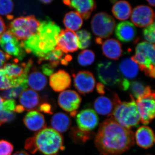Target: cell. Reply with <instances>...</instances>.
Instances as JSON below:
<instances>
[{"mask_svg":"<svg viewBox=\"0 0 155 155\" xmlns=\"http://www.w3.org/2000/svg\"><path fill=\"white\" fill-rule=\"evenodd\" d=\"M94 143L101 155H119L133 146L135 137L111 117L101 123Z\"/></svg>","mask_w":155,"mask_h":155,"instance_id":"cell-1","label":"cell"},{"mask_svg":"<svg viewBox=\"0 0 155 155\" xmlns=\"http://www.w3.org/2000/svg\"><path fill=\"white\" fill-rule=\"evenodd\" d=\"M61 29L54 22L48 19L40 22L35 34L21 41L26 52L31 53L39 58H43L55 49Z\"/></svg>","mask_w":155,"mask_h":155,"instance_id":"cell-2","label":"cell"},{"mask_svg":"<svg viewBox=\"0 0 155 155\" xmlns=\"http://www.w3.org/2000/svg\"><path fill=\"white\" fill-rule=\"evenodd\" d=\"M130 101L122 102L117 94L114 96L115 107L111 116L119 125L130 130L137 127L140 122L134 98L130 94Z\"/></svg>","mask_w":155,"mask_h":155,"instance_id":"cell-3","label":"cell"},{"mask_svg":"<svg viewBox=\"0 0 155 155\" xmlns=\"http://www.w3.org/2000/svg\"><path fill=\"white\" fill-rule=\"evenodd\" d=\"M36 153L45 155H55L65 149L64 138L58 131L52 128H45L32 137Z\"/></svg>","mask_w":155,"mask_h":155,"instance_id":"cell-4","label":"cell"},{"mask_svg":"<svg viewBox=\"0 0 155 155\" xmlns=\"http://www.w3.org/2000/svg\"><path fill=\"white\" fill-rule=\"evenodd\" d=\"M155 45L147 41L140 43L135 48V54L131 59L139 68L149 77L155 78Z\"/></svg>","mask_w":155,"mask_h":155,"instance_id":"cell-5","label":"cell"},{"mask_svg":"<svg viewBox=\"0 0 155 155\" xmlns=\"http://www.w3.org/2000/svg\"><path fill=\"white\" fill-rule=\"evenodd\" d=\"M40 22L33 15L20 17L9 24V30L19 40L24 41L35 34Z\"/></svg>","mask_w":155,"mask_h":155,"instance_id":"cell-6","label":"cell"},{"mask_svg":"<svg viewBox=\"0 0 155 155\" xmlns=\"http://www.w3.org/2000/svg\"><path fill=\"white\" fill-rule=\"evenodd\" d=\"M97 75L102 84L109 86L120 87L124 78L117 64L112 61L100 62L97 67Z\"/></svg>","mask_w":155,"mask_h":155,"instance_id":"cell-7","label":"cell"},{"mask_svg":"<svg viewBox=\"0 0 155 155\" xmlns=\"http://www.w3.org/2000/svg\"><path fill=\"white\" fill-rule=\"evenodd\" d=\"M92 30L97 38H109L114 32L116 22L113 17L104 12L94 15L91 21Z\"/></svg>","mask_w":155,"mask_h":155,"instance_id":"cell-8","label":"cell"},{"mask_svg":"<svg viewBox=\"0 0 155 155\" xmlns=\"http://www.w3.org/2000/svg\"><path fill=\"white\" fill-rule=\"evenodd\" d=\"M32 63V61L30 60L26 63H8L4 66L3 69L11 81L12 87L19 86L27 80L28 73Z\"/></svg>","mask_w":155,"mask_h":155,"instance_id":"cell-9","label":"cell"},{"mask_svg":"<svg viewBox=\"0 0 155 155\" xmlns=\"http://www.w3.org/2000/svg\"><path fill=\"white\" fill-rule=\"evenodd\" d=\"M155 95L153 91L136 100L137 111L140 121L144 125H148L154 119L155 114Z\"/></svg>","mask_w":155,"mask_h":155,"instance_id":"cell-10","label":"cell"},{"mask_svg":"<svg viewBox=\"0 0 155 155\" xmlns=\"http://www.w3.org/2000/svg\"><path fill=\"white\" fill-rule=\"evenodd\" d=\"M0 46L6 54L15 57L17 60H22L25 55L21 42L10 31L4 32L0 38Z\"/></svg>","mask_w":155,"mask_h":155,"instance_id":"cell-11","label":"cell"},{"mask_svg":"<svg viewBox=\"0 0 155 155\" xmlns=\"http://www.w3.org/2000/svg\"><path fill=\"white\" fill-rule=\"evenodd\" d=\"M81 98L75 91L68 90L62 91L59 95L58 105L64 110L70 113L74 117L81 103Z\"/></svg>","mask_w":155,"mask_h":155,"instance_id":"cell-12","label":"cell"},{"mask_svg":"<svg viewBox=\"0 0 155 155\" xmlns=\"http://www.w3.org/2000/svg\"><path fill=\"white\" fill-rule=\"evenodd\" d=\"M131 19L132 23L140 28L147 27L154 22L155 14L153 10L149 6H137L131 12Z\"/></svg>","mask_w":155,"mask_h":155,"instance_id":"cell-13","label":"cell"},{"mask_svg":"<svg viewBox=\"0 0 155 155\" xmlns=\"http://www.w3.org/2000/svg\"><path fill=\"white\" fill-rule=\"evenodd\" d=\"M55 49L66 54L78 51V41L76 33L69 29L61 30L58 35Z\"/></svg>","mask_w":155,"mask_h":155,"instance_id":"cell-14","label":"cell"},{"mask_svg":"<svg viewBox=\"0 0 155 155\" xmlns=\"http://www.w3.org/2000/svg\"><path fill=\"white\" fill-rule=\"evenodd\" d=\"M75 88L79 93L87 94L93 91L96 84L94 75L88 71H81L73 75Z\"/></svg>","mask_w":155,"mask_h":155,"instance_id":"cell-15","label":"cell"},{"mask_svg":"<svg viewBox=\"0 0 155 155\" xmlns=\"http://www.w3.org/2000/svg\"><path fill=\"white\" fill-rule=\"evenodd\" d=\"M78 128L84 131H91L97 126L99 118L95 111L91 109H85L81 111L76 116Z\"/></svg>","mask_w":155,"mask_h":155,"instance_id":"cell-16","label":"cell"},{"mask_svg":"<svg viewBox=\"0 0 155 155\" xmlns=\"http://www.w3.org/2000/svg\"><path fill=\"white\" fill-rule=\"evenodd\" d=\"M64 4L70 8L75 9L82 18L87 20L96 8V3L93 0H72L64 1Z\"/></svg>","mask_w":155,"mask_h":155,"instance_id":"cell-17","label":"cell"},{"mask_svg":"<svg viewBox=\"0 0 155 155\" xmlns=\"http://www.w3.org/2000/svg\"><path fill=\"white\" fill-rule=\"evenodd\" d=\"M49 82L53 90L59 92L70 87L71 78L69 73L64 70H60L51 75Z\"/></svg>","mask_w":155,"mask_h":155,"instance_id":"cell-18","label":"cell"},{"mask_svg":"<svg viewBox=\"0 0 155 155\" xmlns=\"http://www.w3.org/2000/svg\"><path fill=\"white\" fill-rule=\"evenodd\" d=\"M23 122L29 130L39 131L46 128L47 124L45 116L38 111H29L25 115Z\"/></svg>","mask_w":155,"mask_h":155,"instance_id":"cell-19","label":"cell"},{"mask_svg":"<svg viewBox=\"0 0 155 155\" xmlns=\"http://www.w3.org/2000/svg\"><path fill=\"white\" fill-rule=\"evenodd\" d=\"M117 38L123 42H131L135 38L137 30L135 26L129 21H124L118 23L115 29Z\"/></svg>","mask_w":155,"mask_h":155,"instance_id":"cell-20","label":"cell"},{"mask_svg":"<svg viewBox=\"0 0 155 155\" xmlns=\"http://www.w3.org/2000/svg\"><path fill=\"white\" fill-rule=\"evenodd\" d=\"M134 137L137 145L142 148H150L154 143V134L152 129L148 126L139 127Z\"/></svg>","mask_w":155,"mask_h":155,"instance_id":"cell-21","label":"cell"},{"mask_svg":"<svg viewBox=\"0 0 155 155\" xmlns=\"http://www.w3.org/2000/svg\"><path fill=\"white\" fill-rule=\"evenodd\" d=\"M20 105L25 110L33 111L38 110L40 102L38 94L32 89L25 90L19 96Z\"/></svg>","mask_w":155,"mask_h":155,"instance_id":"cell-22","label":"cell"},{"mask_svg":"<svg viewBox=\"0 0 155 155\" xmlns=\"http://www.w3.org/2000/svg\"><path fill=\"white\" fill-rule=\"evenodd\" d=\"M103 54L107 58L113 60H117L122 56V45L119 41L114 38L107 39L102 45Z\"/></svg>","mask_w":155,"mask_h":155,"instance_id":"cell-23","label":"cell"},{"mask_svg":"<svg viewBox=\"0 0 155 155\" xmlns=\"http://www.w3.org/2000/svg\"><path fill=\"white\" fill-rule=\"evenodd\" d=\"M118 67L122 76L127 80L133 79L138 75L139 69L138 65L131 58L122 60Z\"/></svg>","mask_w":155,"mask_h":155,"instance_id":"cell-24","label":"cell"},{"mask_svg":"<svg viewBox=\"0 0 155 155\" xmlns=\"http://www.w3.org/2000/svg\"><path fill=\"white\" fill-rule=\"evenodd\" d=\"M72 121L69 116L63 113H56L53 115L51 124L53 129L59 133H64L69 130Z\"/></svg>","mask_w":155,"mask_h":155,"instance_id":"cell-25","label":"cell"},{"mask_svg":"<svg viewBox=\"0 0 155 155\" xmlns=\"http://www.w3.org/2000/svg\"><path fill=\"white\" fill-rule=\"evenodd\" d=\"M94 107L97 114L110 116L115 107V103L114 100L112 101L108 97L102 96L94 101Z\"/></svg>","mask_w":155,"mask_h":155,"instance_id":"cell-26","label":"cell"},{"mask_svg":"<svg viewBox=\"0 0 155 155\" xmlns=\"http://www.w3.org/2000/svg\"><path fill=\"white\" fill-rule=\"evenodd\" d=\"M112 13L116 19L121 21L127 20L131 15L132 10L130 3L127 1L116 2L112 8Z\"/></svg>","mask_w":155,"mask_h":155,"instance_id":"cell-27","label":"cell"},{"mask_svg":"<svg viewBox=\"0 0 155 155\" xmlns=\"http://www.w3.org/2000/svg\"><path fill=\"white\" fill-rule=\"evenodd\" d=\"M63 22L67 29L73 31L80 29L83 23L82 17L75 11L67 13L64 17Z\"/></svg>","mask_w":155,"mask_h":155,"instance_id":"cell-28","label":"cell"},{"mask_svg":"<svg viewBox=\"0 0 155 155\" xmlns=\"http://www.w3.org/2000/svg\"><path fill=\"white\" fill-rule=\"evenodd\" d=\"M27 83L34 90L40 91L46 86L47 80L41 72L34 71L27 78Z\"/></svg>","mask_w":155,"mask_h":155,"instance_id":"cell-29","label":"cell"},{"mask_svg":"<svg viewBox=\"0 0 155 155\" xmlns=\"http://www.w3.org/2000/svg\"><path fill=\"white\" fill-rule=\"evenodd\" d=\"M94 133L91 131H84L78 127H72L69 132V136L72 140L78 144H83L93 137Z\"/></svg>","mask_w":155,"mask_h":155,"instance_id":"cell-30","label":"cell"},{"mask_svg":"<svg viewBox=\"0 0 155 155\" xmlns=\"http://www.w3.org/2000/svg\"><path fill=\"white\" fill-rule=\"evenodd\" d=\"M64 54L61 50L55 49L43 58H39L38 63H41L43 61H48L49 63L48 64L54 69L61 63V60L63 59L62 57L64 55Z\"/></svg>","mask_w":155,"mask_h":155,"instance_id":"cell-31","label":"cell"},{"mask_svg":"<svg viewBox=\"0 0 155 155\" xmlns=\"http://www.w3.org/2000/svg\"><path fill=\"white\" fill-rule=\"evenodd\" d=\"M130 87L131 95L137 99L152 91L149 86H145L144 84L138 81L131 82Z\"/></svg>","mask_w":155,"mask_h":155,"instance_id":"cell-32","label":"cell"},{"mask_svg":"<svg viewBox=\"0 0 155 155\" xmlns=\"http://www.w3.org/2000/svg\"><path fill=\"white\" fill-rule=\"evenodd\" d=\"M28 87L27 80L20 84L19 86L4 91L2 92L1 94L3 99L14 100V99L16 98L19 97L22 92L26 90Z\"/></svg>","mask_w":155,"mask_h":155,"instance_id":"cell-33","label":"cell"},{"mask_svg":"<svg viewBox=\"0 0 155 155\" xmlns=\"http://www.w3.org/2000/svg\"><path fill=\"white\" fill-rule=\"evenodd\" d=\"M78 41V48L83 50L88 47L91 42V35L87 30H81L76 33Z\"/></svg>","mask_w":155,"mask_h":155,"instance_id":"cell-34","label":"cell"},{"mask_svg":"<svg viewBox=\"0 0 155 155\" xmlns=\"http://www.w3.org/2000/svg\"><path fill=\"white\" fill-rule=\"evenodd\" d=\"M95 55L93 51L84 50L79 53L78 56V62L81 66L87 67L91 65L94 62Z\"/></svg>","mask_w":155,"mask_h":155,"instance_id":"cell-35","label":"cell"},{"mask_svg":"<svg viewBox=\"0 0 155 155\" xmlns=\"http://www.w3.org/2000/svg\"><path fill=\"white\" fill-rule=\"evenodd\" d=\"M155 22L147 26L143 30V36L148 42L154 44L155 39Z\"/></svg>","mask_w":155,"mask_h":155,"instance_id":"cell-36","label":"cell"},{"mask_svg":"<svg viewBox=\"0 0 155 155\" xmlns=\"http://www.w3.org/2000/svg\"><path fill=\"white\" fill-rule=\"evenodd\" d=\"M16 118V113L9 111L0 110V126L14 121Z\"/></svg>","mask_w":155,"mask_h":155,"instance_id":"cell-37","label":"cell"},{"mask_svg":"<svg viewBox=\"0 0 155 155\" xmlns=\"http://www.w3.org/2000/svg\"><path fill=\"white\" fill-rule=\"evenodd\" d=\"M14 149V145L10 142L0 140V155H11Z\"/></svg>","mask_w":155,"mask_h":155,"instance_id":"cell-38","label":"cell"},{"mask_svg":"<svg viewBox=\"0 0 155 155\" xmlns=\"http://www.w3.org/2000/svg\"><path fill=\"white\" fill-rule=\"evenodd\" d=\"M12 85L11 81L7 77L5 72L3 68L0 69V90H6L12 88Z\"/></svg>","mask_w":155,"mask_h":155,"instance_id":"cell-39","label":"cell"},{"mask_svg":"<svg viewBox=\"0 0 155 155\" xmlns=\"http://www.w3.org/2000/svg\"><path fill=\"white\" fill-rule=\"evenodd\" d=\"M14 8V3L11 1H0V14L8 15L11 14Z\"/></svg>","mask_w":155,"mask_h":155,"instance_id":"cell-40","label":"cell"},{"mask_svg":"<svg viewBox=\"0 0 155 155\" xmlns=\"http://www.w3.org/2000/svg\"><path fill=\"white\" fill-rule=\"evenodd\" d=\"M16 106L17 105L16 101L14 100H6L3 102L1 110L9 112H15Z\"/></svg>","mask_w":155,"mask_h":155,"instance_id":"cell-41","label":"cell"},{"mask_svg":"<svg viewBox=\"0 0 155 155\" xmlns=\"http://www.w3.org/2000/svg\"><path fill=\"white\" fill-rule=\"evenodd\" d=\"M37 110L46 114H53L52 107L50 104L48 103H43L40 105Z\"/></svg>","mask_w":155,"mask_h":155,"instance_id":"cell-42","label":"cell"},{"mask_svg":"<svg viewBox=\"0 0 155 155\" xmlns=\"http://www.w3.org/2000/svg\"><path fill=\"white\" fill-rule=\"evenodd\" d=\"M11 58H12L11 56L0 50V69L4 67L6 64L7 61Z\"/></svg>","mask_w":155,"mask_h":155,"instance_id":"cell-43","label":"cell"},{"mask_svg":"<svg viewBox=\"0 0 155 155\" xmlns=\"http://www.w3.org/2000/svg\"><path fill=\"white\" fill-rule=\"evenodd\" d=\"M43 72L46 75L51 76L53 74L54 69L52 67H51L48 64H46L44 65L42 67Z\"/></svg>","mask_w":155,"mask_h":155,"instance_id":"cell-44","label":"cell"},{"mask_svg":"<svg viewBox=\"0 0 155 155\" xmlns=\"http://www.w3.org/2000/svg\"><path fill=\"white\" fill-rule=\"evenodd\" d=\"M6 27L5 24L2 18L0 17V38L4 32H5Z\"/></svg>","mask_w":155,"mask_h":155,"instance_id":"cell-45","label":"cell"},{"mask_svg":"<svg viewBox=\"0 0 155 155\" xmlns=\"http://www.w3.org/2000/svg\"><path fill=\"white\" fill-rule=\"evenodd\" d=\"M97 91L98 93L101 94H104V89L103 84L101 83H98L97 85Z\"/></svg>","mask_w":155,"mask_h":155,"instance_id":"cell-46","label":"cell"},{"mask_svg":"<svg viewBox=\"0 0 155 155\" xmlns=\"http://www.w3.org/2000/svg\"><path fill=\"white\" fill-rule=\"evenodd\" d=\"M24 111H25V110H24V108L20 105H18L16 106L15 111V113L20 114V113H22V112H24Z\"/></svg>","mask_w":155,"mask_h":155,"instance_id":"cell-47","label":"cell"},{"mask_svg":"<svg viewBox=\"0 0 155 155\" xmlns=\"http://www.w3.org/2000/svg\"><path fill=\"white\" fill-rule=\"evenodd\" d=\"M13 155H30L28 153L24 151H19L14 153Z\"/></svg>","mask_w":155,"mask_h":155,"instance_id":"cell-48","label":"cell"},{"mask_svg":"<svg viewBox=\"0 0 155 155\" xmlns=\"http://www.w3.org/2000/svg\"><path fill=\"white\" fill-rule=\"evenodd\" d=\"M147 1L151 6L154 7L155 5V0H147Z\"/></svg>","mask_w":155,"mask_h":155,"instance_id":"cell-49","label":"cell"},{"mask_svg":"<svg viewBox=\"0 0 155 155\" xmlns=\"http://www.w3.org/2000/svg\"><path fill=\"white\" fill-rule=\"evenodd\" d=\"M4 101H5L4 99H3L2 97L0 96V110H1V109H2V104Z\"/></svg>","mask_w":155,"mask_h":155,"instance_id":"cell-50","label":"cell"},{"mask_svg":"<svg viewBox=\"0 0 155 155\" xmlns=\"http://www.w3.org/2000/svg\"><path fill=\"white\" fill-rule=\"evenodd\" d=\"M41 2H42L43 3V4H49V3L52 2V1H50V0H44V1H41Z\"/></svg>","mask_w":155,"mask_h":155,"instance_id":"cell-51","label":"cell"}]
</instances>
